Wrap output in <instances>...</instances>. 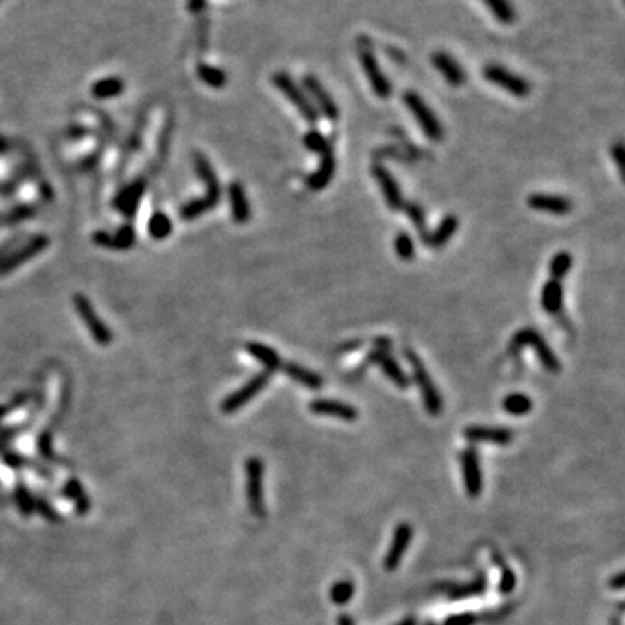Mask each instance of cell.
I'll return each instance as SVG.
<instances>
[{"instance_id": "43", "label": "cell", "mask_w": 625, "mask_h": 625, "mask_svg": "<svg viewBox=\"0 0 625 625\" xmlns=\"http://www.w3.org/2000/svg\"><path fill=\"white\" fill-rule=\"evenodd\" d=\"M35 511L40 514L42 518H45L47 521H59V514L56 513L54 507L47 502L45 499H35Z\"/></svg>"}, {"instance_id": "33", "label": "cell", "mask_w": 625, "mask_h": 625, "mask_svg": "<svg viewBox=\"0 0 625 625\" xmlns=\"http://www.w3.org/2000/svg\"><path fill=\"white\" fill-rule=\"evenodd\" d=\"M196 73H198V78L203 83H207L208 87H214V89H222L226 85V77L225 71L218 66H212V64L207 63H200L198 68H196Z\"/></svg>"}, {"instance_id": "38", "label": "cell", "mask_w": 625, "mask_h": 625, "mask_svg": "<svg viewBox=\"0 0 625 625\" xmlns=\"http://www.w3.org/2000/svg\"><path fill=\"white\" fill-rule=\"evenodd\" d=\"M396 256L401 261H412L415 257V244L407 231H400L395 238Z\"/></svg>"}, {"instance_id": "1", "label": "cell", "mask_w": 625, "mask_h": 625, "mask_svg": "<svg viewBox=\"0 0 625 625\" xmlns=\"http://www.w3.org/2000/svg\"><path fill=\"white\" fill-rule=\"evenodd\" d=\"M525 347H532V350L535 351L537 358L540 359L542 367H544L547 372L558 374L559 370H561V362H559V358L556 356L554 351L551 350L547 340L542 337V333L539 331H535V328L532 327H525L511 337L509 355H520V351L525 350Z\"/></svg>"}, {"instance_id": "4", "label": "cell", "mask_w": 625, "mask_h": 625, "mask_svg": "<svg viewBox=\"0 0 625 625\" xmlns=\"http://www.w3.org/2000/svg\"><path fill=\"white\" fill-rule=\"evenodd\" d=\"M403 103L407 105L408 112H410L412 115H414V119L419 122L420 129H422V132L426 134V138L434 143L441 141L443 134H445L443 125L439 122L436 113L433 112V108L424 101V97L420 96L419 93H415V90H407V93L403 94Z\"/></svg>"}, {"instance_id": "2", "label": "cell", "mask_w": 625, "mask_h": 625, "mask_svg": "<svg viewBox=\"0 0 625 625\" xmlns=\"http://www.w3.org/2000/svg\"><path fill=\"white\" fill-rule=\"evenodd\" d=\"M403 355H405V358H407V362L410 363L414 381L420 388V395H422L424 408H426V412L429 415L441 414V410H443L441 395H439V391L436 389V384H434L433 379H431L427 369L424 367L420 356L417 355L414 350H410V347H407V350L403 351Z\"/></svg>"}, {"instance_id": "8", "label": "cell", "mask_w": 625, "mask_h": 625, "mask_svg": "<svg viewBox=\"0 0 625 625\" xmlns=\"http://www.w3.org/2000/svg\"><path fill=\"white\" fill-rule=\"evenodd\" d=\"M271 374L268 372H259L254 375L250 381L245 382L240 389H237L234 393H231L230 396H226L221 403V410L225 414H234L240 408H244L249 401H252L254 398L259 395L263 389H266V386L270 384Z\"/></svg>"}, {"instance_id": "22", "label": "cell", "mask_w": 625, "mask_h": 625, "mask_svg": "<svg viewBox=\"0 0 625 625\" xmlns=\"http://www.w3.org/2000/svg\"><path fill=\"white\" fill-rule=\"evenodd\" d=\"M94 244L101 245L105 249H115V250H127L134 245L136 242V233L132 230V226L125 225L117 231L115 234L105 233V231H97L93 234Z\"/></svg>"}, {"instance_id": "40", "label": "cell", "mask_w": 625, "mask_h": 625, "mask_svg": "<svg viewBox=\"0 0 625 625\" xmlns=\"http://www.w3.org/2000/svg\"><path fill=\"white\" fill-rule=\"evenodd\" d=\"M401 210L407 212V215L410 218L412 225L415 226L417 231H420L422 234L426 233V214H424L422 207L417 206L414 202H405Z\"/></svg>"}, {"instance_id": "45", "label": "cell", "mask_w": 625, "mask_h": 625, "mask_svg": "<svg viewBox=\"0 0 625 625\" xmlns=\"http://www.w3.org/2000/svg\"><path fill=\"white\" fill-rule=\"evenodd\" d=\"M476 617L472 613H460V615H452L445 620L443 625H475Z\"/></svg>"}, {"instance_id": "31", "label": "cell", "mask_w": 625, "mask_h": 625, "mask_svg": "<svg viewBox=\"0 0 625 625\" xmlns=\"http://www.w3.org/2000/svg\"><path fill=\"white\" fill-rule=\"evenodd\" d=\"M502 408L504 412H507L509 415L514 417H520V415H526L528 412H532L533 403H532V398L525 393H511L504 398L502 401Z\"/></svg>"}, {"instance_id": "37", "label": "cell", "mask_w": 625, "mask_h": 625, "mask_svg": "<svg viewBox=\"0 0 625 625\" xmlns=\"http://www.w3.org/2000/svg\"><path fill=\"white\" fill-rule=\"evenodd\" d=\"M14 500H16L18 509L21 511V514L25 518H30L33 513H35V499L32 497L30 490L21 483V481L16 484V490H14Z\"/></svg>"}, {"instance_id": "6", "label": "cell", "mask_w": 625, "mask_h": 625, "mask_svg": "<svg viewBox=\"0 0 625 625\" xmlns=\"http://www.w3.org/2000/svg\"><path fill=\"white\" fill-rule=\"evenodd\" d=\"M483 78L488 81L494 85L500 87L506 93L513 94L514 97H526L532 93V85L521 75L513 73L511 70H507L506 66L497 63H490L483 68Z\"/></svg>"}, {"instance_id": "15", "label": "cell", "mask_w": 625, "mask_h": 625, "mask_svg": "<svg viewBox=\"0 0 625 625\" xmlns=\"http://www.w3.org/2000/svg\"><path fill=\"white\" fill-rule=\"evenodd\" d=\"M367 363H379V367H381L386 377H388L389 381H391L395 386H398L400 389L410 388V377L403 372V369L400 367V363H398L396 359L389 355V351L375 347L372 353L367 356Z\"/></svg>"}, {"instance_id": "52", "label": "cell", "mask_w": 625, "mask_h": 625, "mask_svg": "<svg viewBox=\"0 0 625 625\" xmlns=\"http://www.w3.org/2000/svg\"><path fill=\"white\" fill-rule=\"evenodd\" d=\"M337 625H355V620L350 615H340L337 619Z\"/></svg>"}, {"instance_id": "55", "label": "cell", "mask_w": 625, "mask_h": 625, "mask_svg": "<svg viewBox=\"0 0 625 625\" xmlns=\"http://www.w3.org/2000/svg\"><path fill=\"white\" fill-rule=\"evenodd\" d=\"M427 625H436V624H427Z\"/></svg>"}, {"instance_id": "34", "label": "cell", "mask_w": 625, "mask_h": 625, "mask_svg": "<svg viewBox=\"0 0 625 625\" xmlns=\"http://www.w3.org/2000/svg\"><path fill=\"white\" fill-rule=\"evenodd\" d=\"M148 233L153 240H165L172 233V221L164 212H155L148 222Z\"/></svg>"}, {"instance_id": "12", "label": "cell", "mask_w": 625, "mask_h": 625, "mask_svg": "<svg viewBox=\"0 0 625 625\" xmlns=\"http://www.w3.org/2000/svg\"><path fill=\"white\" fill-rule=\"evenodd\" d=\"M462 471H464L465 492L471 499L478 497L483 488V476H481V465L478 450L475 446H468L460 456Z\"/></svg>"}, {"instance_id": "30", "label": "cell", "mask_w": 625, "mask_h": 625, "mask_svg": "<svg viewBox=\"0 0 625 625\" xmlns=\"http://www.w3.org/2000/svg\"><path fill=\"white\" fill-rule=\"evenodd\" d=\"M64 495L75 504V509L78 514H87L90 509V500L83 490L82 483L78 480L70 478L64 483Z\"/></svg>"}, {"instance_id": "17", "label": "cell", "mask_w": 625, "mask_h": 625, "mask_svg": "<svg viewBox=\"0 0 625 625\" xmlns=\"http://www.w3.org/2000/svg\"><path fill=\"white\" fill-rule=\"evenodd\" d=\"M309 412L316 415H328L335 419L346 420V422H355L358 419V410L350 403H344L340 400H331V398H320L313 400L309 403Z\"/></svg>"}, {"instance_id": "46", "label": "cell", "mask_w": 625, "mask_h": 625, "mask_svg": "<svg viewBox=\"0 0 625 625\" xmlns=\"http://www.w3.org/2000/svg\"><path fill=\"white\" fill-rule=\"evenodd\" d=\"M612 157H613V160H615V164H617V167H619V170H620V176L624 177V145L622 143H615V145L612 146Z\"/></svg>"}, {"instance_id": "51", "label": "cell", "mask_w": 625, "mask_h": 625, "mask_svg": "<svg viewBox=\"0 0 625 625\" xmlns=\"http://www.w3.org/2000/svg\"><path fill=\"white\" fill-rule=\"evenodd\" d=\"M363 344V340H350V343H344L340 346V351H356Z\"/></svg>"}, {"instance_id": "16", "label": "cell", "mask_w": 625, "mask_h": 625, "mask_svg": "<svg viewBox=\"0 0 625 625\" xmlns=\"http://www.w3.org/2000/svg\"><path fill=\"white\" fill-rule=\"evenodd\" d=\"M530 208L537 212H545L552 215H566L573 208V202L563 195H551V193H532L526 198Z\"/></svg>"}, {"instance_id": "13", "label": "cell", "mask_w": 625, "mask_h": 625, "mask_svg": "<svg viewBox=\"0 0 625 625\" xmlns=\"http://www.w3.org/2000/svg\"><path fill=\"white\" fill-rule=\"evenodd\" d=\"M370 172H372L374 179L379 183V188H381L382 195H384V200L386 203H388V207L391 208V210H401L405 200L403 195H401L400 184H398L395 176L381 164H374Z\"/></svg>"}, {"instance_id": "54", "label": "cell", "mask_w": 625, "mask_h": 625, "mask_svg": "<svg viewBox=\"0 0 625 625\" xmlns=\"http://www.w3.org/2000/svg\"><path fill=\"white\" fill-rule=\"evenodd\" d=\"M483 2H484V4H487V2H490V0H483Z\"/></svg>"}, {"instance_id": "53", "label": "cell", "mask_w": 625, "mask_h": 625, "mask_svg": "<svg viewBox=\"0 0 625 625\" xmlns=\"http://www.w3.org/2000/svg\"><path fill=\"white\" fill-rule=\"evenodd\" d=\"M396 625H417V620L414 619V617H407V619H403V620H401V622H398Z\"/></svg>"}, {"instance_id": "42", "label": "cell", "mask_w": 625, "mask_h": 625, "mask_svg": "<svg viewBox=\"0 0 625 625\" xmlns=\"http://www.w3.org/2000/svg\"><path fill=\"white\" fill-rule=\"evenodd\" d=\"M514 589H516V573H514L511 568H507L506 564H502V575H500L499 590L502 594H511Z\"/></svg>"}, {"instance_id": "39", "label": "cell", "mask_w": 625, "mask_h": 625, "mask_svg": "<svg viewBox=\"0 0 625 625\" xmlns=\"http://www.w3.org/2000/svg\"><path fill=\"white\" fill-rule=\"evenodd\" d=\"M302 145L308 148L309 151H313V153L321 155L328 146H331V143L327 141V138H325L320 131L311 129V131L306 132L304 138H302Z\"/></svg>"}, {"instance_id": "5", "label": "cell", "mask_w": 625, "mask_h": 625, "mask_svg": "<svg viewBox=\"0 0 625 625\" xmlns=\"http://www.w3.org/2000/svg\"><path fill=\"white\" fill-rule=\"evenodd\" d=\"M264 464L259 457H249L245 460V494H247L249 509L254 516L264 518L266 506H264Z\"/></svg>"}, {"instance_id": "35", "label": "cell", "mask_w": 625, "mask_h": 625, "mask_svg": "<svg viewBox=\"0 0 625 625\" xmlns=\"http://www.w3.org/2000/svg\"><path fill=\"white\" fill-rule=\"evenodd\" d=\"M573 266V257H571L570 252L566 250H561V252L554 254L549 263V275H551V280H558L561 282V278L568 275Z\"/></svg>"}, {"instance_id": "29", "label": "cell", "mask_w": 625, "mask_h": 625, "mask_svg": "<svg viewBox=\"0 0 625 625\" xmlns=\"http://www.w3.org/2000/svg\"><path fill=\"white\" fill-rule=\"evenodd\" d=\"M124 82L119 77H106L101 81L94 82L90 87V93L97 100H112V97L120 96L124 93Z\"/></svg>"}, {"instance_id": "18", "label": "cell", "mask_w": 625, "mask_h": 625, "mask_svg": "<svg viewBox=\"0 0 625 625\" xmlns=\"http://www.w3.org/2000/svg\"><path fill=\"white\" fill-rule=\"evenodd\" d=\"M464 436L469 441H490L495 445H509L513 441L514 434L509 427H500V426H481V424H475V426H468L464 429Z\"/></svg>"}, {"instance_id": "23", "label": "cell", "mask_w": 625, "mask_h": 625, "mask_svg": "<svg viewBox=\"0 0 625 625\" xmlns=\"http://www.w3.org/2000/svg\"><path fill=\"white\" fill-rule=\"evenodd\" d=\"M457 230H458V219L456 218V215L453 214L445 215L433 233L422 234L424 245H427V247H431V249H441L443 245L448 244L450 238L456 234Z\"/></svg>"}, {"instance_id": "24", "label": "cell", "mask_w": 625, "mask_h": 625, "mask_svg": "<svg viewBox=\"0 0 625 625\" xmlns=\"http://www.w3.org/2000/svg\"><path fill=\"white\" fill-rule=\"evenodd\" d=\"M245 350H247V353L250 356H254V358H256L257 362L263 365L264 372L273 374L283 367L282 356L276 353L273 347L268 346V344L256 343V340H252V343L245 344Z\"/></svg>"}, {"instance_id": "49", "label": "cell", "mask_w": 625, "mask_h": 625, "mask_svg": "<svg viewBox=\"0 0 625 625\" xmlns=\"http://www.w3.org/2000/svg\"><path fill=\"white\" fill-rule=\"evenodd\" d=\"M624 578H625V573L624 571H619V573L615 575V577L613 578H609V583L608 585L612 587V589H615V590H620V589H624Z\"/></svg>"}, {"instance_id": "3", "label": "cell", "mask_w": 625, "mask_h": 625, "mask_svg": "<svg viewBox=\"0 0 625 625\" xmlns=\"http://www.w3.org/2000/svg\"><path fill=\"white\" fill-rule=\"evenodd\" d=\"M271 82L273 85H275L276 89H278L280 93H282L283 96L295 106V108H297V112L301 113L309 124L318 122L320 113L316 112V108L313 106L311 100H309V96L306 94V90L302 89L301 83L295 82L287 71H276V73L271 77Z\"/></svg>"}, {"instance_id": "7", "label": "cell", "mask_w": 625, "mask_h": 625, "mask_svg": "<svg viewBox=\"0 0 625 625\" xmlns=\"http://www.w3.org/2000/svg\"><path fill=\"white\" fill-rule=\"evenodd\" d=\"M73 306L75 311L78 313L83 325H85L87 331H89L90 337H93L97 344H101V346H108V344H112L113 333L109 332V328L103 323L100 314L96 313L93 302H90L85 295L77 294L73 297Z\"/></svg>"}, {"instance_id": "21", "label": "cell", "mask_w": 625, "mask_h": 625, "mask_svg": "<svg viewBox=\"0 0 625 625\" xmlns=\"http://www.w3.org/2000/svg\"><path fill=\"white\" fill-rule=\"evenodd\" d=\"M228 198H230L231 218H233V221L237 222V225H245V222H249V219L252 218V210H250V203L242 183L233 181V183L230 184Z\"/></svg>"}, {"instance_id": "27", "label": "cell", "mask_w": 625, "mask_h": 625, "mask_svg": "<svg viewBox=\"0 0 625 625\" xmlns=\"http://www.w3.org/2000/svg\"><path fill=\"white\" fill-rule=\"evenodd\" d=\"M193 160H195L196 172H198L200 179H202V183L206 184L207 195L214 196V198H218V200L221 198V184H219L218 176H215V172H214V169H212L208 158L203 157L200 151H196L195 157H193Z\"/></svg>"}, {"instance_id": "25", "label": "cell", "mask_w": 625, "mask_h": 625, "mask_svg": "<svg viewBox=\"0 0 625 625\" xmlns=\"http://www.w3.org/2000/svg\"><path fill=\"white\" fill-rule=\"evenodd\" d=\"M540 304L545 313L559 314L563 309V283L558 280H549L542 287Z\"/></svg>"}, {"instance_id": "19", "label": "cell", "mask_w": 625, "mask_h": 625, "mask_svg": "<svg viewBox=\"0 0 625 625\" xmlns=\"http://www.w3.org/2000/svg\"><path fill=\"white\" fill-rule=\"evenodd\" d=\"M431 61H433L434 68L438 70V73L445 78L446 82L452 87H460L465 82V71L462 68V64L453 58L452 54L445 51H436L431 56Z\"/></svg>"}, {"instance_id": "48", "label": "cell", "mask_w": 625, "mask_h": 625, "mask_svg": "<svg viewBox=\"0 0 625 625\" xmlns=\"http://www.w3.org/2000/svg\"><path fill=\"white\" fill-rule=\"evenodd\" d=\"M23 401H25V396H20L16 401H11V405H6V407H2V405H0V420L9 414V412H13L14 408L20 407Z\"/></svg>"}, {"instance_id": "28", "label": "cell", "mask_w": 625, "mask_h": 625, "mask_svg": "<svg viewBox=\"0 0 625 625\" xmlns=\"http://www.w3.org/2000/svg\"><path fill=\"white\" fill-rule=\"evenodd\" d=\"M282 369L283 372L287 374V377H290L292 381L299 382V384L306 386V388L320 389L321 386H323V379H321V375L306 369V367L297 365V363H285Z\"/></svg>"}, {"instance_id": "50", "label": "cell", "mask_w": 625, "mask_h": 625, "mask_svg": "<svg viewBox=\"0 0 625 625\" xmlns=\"http://www.w3.org/2000/svg\"><path fill=\"white\" fill-rule=\"evenodd\" d=\"M206 4H207L206 0H188L189 13H193V14L200 13V11L206 9Z\"/></svg>"}, {"instance_id": "41", "label": "cell", "mask_w": 625, "mask_h": 625, "mask_svg": "<svg viewBox=\"0 0 625 625\" xmlns=\"http://www.w3.org/2000/svg\"><path fill=\"white\" fill-rule=\"evenodd\" d=\"M483 590H484V581L480 577L478 581H475L472 583H468V585L456 587V589L450 593V597H452V600H465V597H471V596H476V594H481Z\"/></svg>"}, {"instance_id": "36", "label": "cell", "mask_w": 625, "mask_h": 625, "mask_svg": "<svg viewBox=\"0 0 625 625\" xmlns=\"http://www.w3.org/2000/svg\"><path fill=\"white\" fill-rule=\"evenodd\" d=\"M331 601L337 606H344L350 603L355 596V583L351 581H339L331 587Z\"/></svg>"}, {"instance_id": "9", "label": "cell", "mask_w": 625, "mask_h": 625, "mask_svg": "<svg viewBox=\"0 0 625 625\" xmlns=\"http://www.w3.org/2000/svg\"><path fill=\"white\" fill-rule=\"evenodd\" d=\"M49 247V237L45 234H37L32 240L26 242L23 245H16L2 261H0V276L9 275L11 271L18 270L21 264H25L26 261L33 259L39 254L44 252Z\"/></svg>"}, {"instance_id": "10", "label": "cell", "mask_w": 625, "mask_h": 625, "mask_svg": "<svg viewBox=\"0 0 625 625\" xmlns=\"http://www.w3.org/2000/svg\"><path fill=\"white\" fill-rule=\"evenodd\" d=\"M302 89L306 90L318 113H321L325 119L332 120V122L339 120V106L328 94V90L325 89L323 83L318 81L314 75H304L302 77Z\"/></svg>"}, {"instance_id": "26", "label": "cell", "mask_w": 625, "mask_h": 625, "mask_svg": "<svg viewBox=\"0 0 625 625\" xmlns=\"http://www.w3.org/2000/svg\"><path fill=\"white\" fill-rule=\"evenodd\" d=\"M145 181L139 179L136 183H132L131 186H127L122 193L119 195V198L115 200V206L119 207V210L125 215H134L138 210L139 202L143 198V193H145Z\"/></svg>"}, {"instance_id": "44", "label": "cell", "mask_w": 625, "mask_h": 625, "mask_svg": "<svg viewBox=\"0 0 625 625\" xmlns=\"http://www.w3.org/2000/svg\"><path fill=\"white\" fill-rule=\"evenodd\" d=\"M39 452L42 457L49 458V460H56L54 458V452H52V441H51V434L44 433L39 436Z\"/></svg>"}, {"instance_id": "11", "label": "cell", "mask_w": 625, "mask_h": 625, "mask_svg": "<svg viewBox=\"0 0 625 625\" xmlns=\"http://www.w3.org/2000/svg\"><path fill=\"white\" fill-rule=\"evenodd\" d=\"M358 58L375 96H379L381 100H388L393 93L391 82H389V78L386 77L384 71L381 70V64H379L377 59H375V56L369 51V49H362Z\"/></svg>"}, {"instance_id": "47", "label": "cell", "mask_w": 625, "mask_h": 625, "mask_svg": "<svg viewBox=\"0 0 625 625\" xmlns=\"http://www.w3.org/2000/svg\"><path fill=\"white\" fill-rule=\"evenodd\" d=\"M4 464L9 465L11 469H21L26 462H25V458H23L21 456H18V453L6 452L4 453Z\"/></svg>"}, {"instance_id": "32", "label": "cell", "mask_w": 625, "mask_h": 625, "mask_svg": "<svg viewBox=\"0 0 625 625\" xmlns=\"http://www.w3.org/2000/svg\"><path fill=\"white\" fill-rule=\"evenodd\" d=\"M218 203H219L218 198L206 195V196H202V198H195V200H191V202H188L186 206H183L179 214H181V218L186 219V221H191V219L200 218V215H203L206 212L212 210V208L218 206Z\"/></svg>"}, {"instance_id": "14", "label": "cell", "mask_w": 625, "mask_h": 625, "mask_svg": "<svg viewBox=\"0 0 625 625\" xmlns=\"http://www.w3.org/2000/svg\"><path fill=\"white\" fill-rule=\"evenodd\" d=\"M412 533H414V530H412L410 523H400V525L396 526L395 535H393L391 547H389L388 552H386L384 570L395 571L396 568L400 566L405 552H407L408 547H410Z\"/></svg>"}, {"instance_id": "20", "label": "cell", "mask_w": 625, "mask_h": 625, "mask_svg": "<svg viewBox=\"0 0 625 625\" xmlns=\"http://www.w3.org/2000/svg\"><path fill=\"white\" fill-rule=\"evenodd\" d=\"M335 155H333L332 145L320 155V164H318V169L314 170L311 176L308 177V186L313 189V191H321L331 184L332 177L335 176Z\"/></svg>"}]
</instances>
